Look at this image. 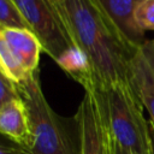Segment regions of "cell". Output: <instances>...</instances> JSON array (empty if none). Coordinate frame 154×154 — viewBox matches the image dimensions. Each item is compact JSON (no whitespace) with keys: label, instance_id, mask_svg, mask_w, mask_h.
I'll list each match as a JSON object with an SVG mask.
<instances>
[{"label":"cell","instance_id":"4","mask_svg":"<svg viewBox=\"0 0 154 154\" xmlns=\"http://www.w3.org/2000/svg\"><path fill=\"white\" fill-rule=\"evenodd\" d=\"M78 154H111V129L97 85L84 89V96L75 116Z\"/></svg>","mask_w":154,"mask_h":154},{"label":"cell","instance_id":"12","mask_svg":"<svg viewBox=\"0 0 154 154\" xmlns=\"http://www.w3.org/2000/svg\"><path fill=\"white\" fill-rule=\"evenodd\" d=\"M5 28L30 29L13 0H0V29Z\"/></svg>","mask_w":154,"mask_h":154},{"label":"cell","instance_id":"16","mask_svg":"<svg viewBox=\"0 0 154 154\" xmlns=\"http://www.w3.org/2000/svg\"><path fill=\"white\" fill-rule=\"evenodd\" d=\"M0 154H30V152L20 146H6L0 143Z\"/></svg>","mask_w":154,"mask_h":154},{"label":"cell","instance_id":"17","mask_svg":"<svg viewBox=\"0 0 154 154\" xmlns=\"http://www.w3.org/2000/svg\"><path fill=\"white\" fill-rule=\"evenodd\" d=\"M143 54L146 55L147 60L149 61V64L152 65V67L154 69V45L152 43V40H147L142 47H141Z\"/></svg>","mask_w":154,"mask_h":154},{"label":"cell","instance_id":"11","mask_svg":"<svg viewBox=\"0 0 154 154\" xmlns=\"http://www.w3.org/2000/svg\"><path fill=\"white\" fill-rule=\"evenodd\" d=\"M0 72L10 79L13 84L18 85L32 76L26 72L10 45L7 43L1 29H0Z\"/></svg>","mask_w":154,"mask_h":154},{"label":"cell","instance_id":"6","mask_svg":"<svg viewBox=\"0 0 154 154\" xmlns=\"http://www.w3.org/2000/svg\"><path fill=\"white\" fill-rule=\"evenodd\" d=\"M0 134L12 140L17 146L29 149L31 143L29 114L19 96L0 108Z\"/></svg>","mask_w":154,"mask_h":154},{"label":"cell","instance_id":"3","mask_svg":"<svg viewBox=\"0 0 154 154\" xmlns=\"http://www.w3.org/2000/svg\"><path fill=\"white\" fill-rule=\"evenodd\" d=\"M24 101L30 122V154H78L58 114L47 102L38 79V72L16 85Z\"/></svg>","mask_w":154,"mask_h":154},{"label":"cell","instance_id":"7","mask_svg":"<svg viewBox=\"0 0 154 154\" xmlns=\"http://www.w3.org/2000/svg\"><path fill=\"white\" fill-rule=\"evenodd\" d=\"M103 8L122 31L128 42L135 47L141 48L147 41L144 31L137 25L135 19V11L142 0H100Z\"/></svg>","mask_w":154,"mask_h":154},{"label":"cell","instance_id":"5","mask_svg":"<svg viewBox=\"0 0 154 154\" xmlns=\"http://www.w3.org/2000/svg\"><path fill=\"white\" fill-rule=\"evenodd\" d=\"M13 1L30 29L41 41L43 52H46L54 61L64 51L73 46L48 0Z\"/></svg>","mask_w":154,"mask_h":154},{"label":"cell","instance_id":"10","mask_svg":"<svg viewBox=\"0 0 154 154\" xmlns=\"http://www.w3.org/2000/svg\"><path fill=\"white\" fill-rule=\"evenodd\" d=\"M58 66L84 89L96 85V77L90 59L79 46H71L55 60Z\"/></svg>","mask_w":154,"mask_h":154},{"label":"cell","instance_id":"1","mask_svg":"<svg viewBox=\"0 0 154 154\" xmlns=\"http://www.w3.org/2000/svg\"><path fill=\"white\" fill-rule=\"evenodd\" d=\"M69 31L91 61L96 85L128 81L132 47L111 19L100 0H64Z\"/></svg>","mask_w":154,"mask_h":154},{"label":"cell","instance_id":"20","mask_svg":"<svg viewBox=\"0 0 154 154\" xmlns=\"http://www.w3.org/2000/svg\"><path fill=\"white\" fill-rule=\"evenodd\" d=\"M152 43H153V45H154V38H153V40H152Z\"/></svg>","mask_w":154,"mask_h":154},{"label":"cell","instance_id":"14","mask_svg":"<svg viewBox=\"0 0 154 154\" xmlns=\"http://www.w3.org/2000/svg\"><path fill=\"white\" fill-rule=\"evenodd\" d=\"M16 97H18L16 84H13L0 72V108Z\"/></svg>","mask_w":154,"mask_h":154},{"label":"cell","instance_id":"18","mask_svg":"<svg viewBox=\"0 0 154 154\" xmlns=\"http://www.w3.org/2000/svg\"><path fill=\"white\" fill-rule=\"evenodd\" d=\"M111 154H130L125 148H123L111 134Z\"/></svg>","mask_w":154,"mask_h":154},{"label":"cell","instance_id":"9","mask_svg":"<svg viewBox=\"0 0 154 154\" xmlns=\"http://www.w3.org/2000/svg\"><path fill=\"white\" fill-rule=\"evenodd\" d=\"M1 31L26 72L31 76L37 73L40 53L43 47L36 34L30 29L19 28H5Z\"/></svg>","mask_w":154,"mask_h":154},{"label":"cell","instance_id":"13","mask_svg":"<svg viewBox=\"0 0 154 154\" xmlns=\"http://www.w3.org/2000/svg\"><path fill=\"white\" fill-rule=\"evenodd\" d=\"M135 19L143 31H154V0H142L135 11Z\"/></svg>","mask_w":154,"mask_h":154},{"label":"cell","instance_id":"2","mask_svg":"<svg viewBox=\"0 0 154 154\" xmlns=\"http://www.w3.org/2000/svg\"><path fill=\"white\" fill-rule=\"evenodd\" d=\"M97 88L114 140L130 154H150L149 128L143 114L144 107L129 81Z\"/></svg>","mask_w":154,"mask_h":154},{"label":"cell","instance_id":"19","mask_svg":"<svg viewBox=\"0 0 154 154\" xmlns=\"http://www.w3.org/2000/svg\"><path fill=\"white\" fill-rule=\"evenodd\" d=\"M149 128V142H150V154H154V120H148Z\"/></svg>","mask_w":154,"mask_h":154},{"label":"cell","instance_id":"8","mask_svg":"<svg viewBox=\"0 0 154 154\" xmlns=\"http://www.w3.org/2000/svg\"><path fill=\"white\" fill-rule=\"evenodd\" d=\"M128 81L154 120V69L147 60L142 49L138 48L129 63Z\"/></svg>","mask_w":154,"mask_h":154},{"label":"cell","instance_id":"15","mask_svg":"<svg viewBox=\"0 0 154 154\" xmlns=\"http://www.w3.org/2000/svg\"><path fill=\"white\" fill-rule=\"evenodd\" d=\"M48 1H49V4L52 5V7L54 8V11H55V13H57V16H58V18H59V20H60V23H61L63 28L65 29L66 34L69 35L70 40L72 41V37H71V35H70V31H69V25H67L66 16H65V8H64V0H48ZM72 43L75 45V42H73V41H72Z\"/></svg>","mask_w":154,"mask_h":154}]
</instances>
